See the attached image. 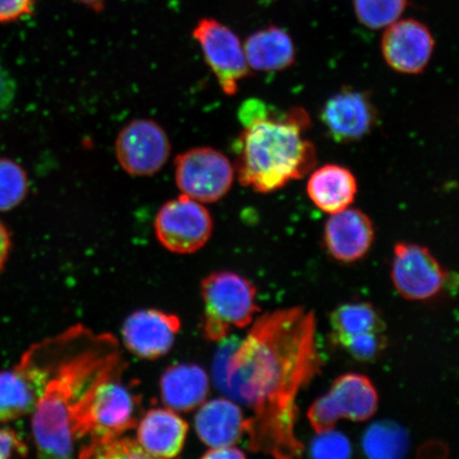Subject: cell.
Segmentation results:
<instances>
[{"label":"cell","mask_w":459,"mask_h":459,"mask_svg":"<svg viewBox=\"0 0 459 459\" xmlns=\"http://www.w3.org/2000/svg\"><path fill=\"white\" fill-rule=\"evenodd\" d=\"M188 424L172 410L153 409L137 423V443L149 458H175L185 447Z\"/></svg>","instance_id":"e0dca14e"},{"label":"cell","mask_w":459,"mask_h":459,"mask_svg":"<svg viewBox=\"0 0 459 459\" xmlns=\"http://www.w3.org/2000/svg\"><path fill=\"white\" fill-rule=\"evenodd\" d=\"M213 226L210 211L199 201L181 194L159 210L154 231L166 249L174 254L189 255L209 242Z\"/></svg>","instance_id":"9c48e42d"},{"label":"cell","mask_w":459,"mask_h":459,"mask_svg":"<svg viewBox=\"0 0 459 459\" xmlns=\"http://www.w3.org/2000/svg\"><path fill=\"white\" fill-rule=\"evenodd\" d=\"M11 248H13V238L7 227L0 221V272L7 263Z\"/></svg>","instance_id":"d6a6232c"},{"label":"cell","mask_w":459,"mask_h":459,"mask_svg":"<svg viewBox=\"0 0 459 459\" xmlns=\"http://www.w3.org/2000/svg\"><path fill=\"white\" fill-rule=\"evenodd\" d=\"M359 191L357 178L342 165L326 164L309 175L307 193L325 213L334 214L350 208Z\"/></svg>","instance_id":"d6986e66"},{"label":"cell","mask_w":459,"mask_h":459,"mask_svg":"<svg viewBox=\"0 0 459 459\" xmlns=\"http://www.w3.org/2000/svg\"><path fill=\"white\" fill-rule=\"evenodd\" d=\"M376 238L371 218L359 209L331 214L325 226L326 249L337 261L353 263L368 254Z\"/></svg>","instance_id":"2e32d148"},{"label":"cell","mask_w":459,"mask_h":459,"mask_svg":"<svg viewBox=\"0 0 459 459\" xmlns=\"http://www.w3.org/2000/svg\"><path fill=\"white\" fill-rule=\"evenodd\" d=\"M378 394L368 377L346 373L338 377L328 393L309 407L307 418L317 433L334 429L341 419L366 421L376 414Z\"/></svg>","instance_id":"52a82bcc"},{"label":"cell","mask_w":459,"mask_h":459,"mask_svg":"<svg viewBox=\"0 0 459 459\" xmlns=\"http://www.w3.org/2000/svg\"><path fill=\"white\" fill-rule=\"evenodd\" d=\"M245 457V453L234 446L213 447V449H210L203 456V458L210 459H240Z\"/></svg>","instance_id":"1f68e13d"},{"label":"cell","mask_w":459,"mask_h":459,"mask_svg":"<svg viewBox=\"0 0 459 459\" xmlns=\"http://www.w3.org/2000/svg\"><path fill=\"white\" fill-rule=\"evenodd\" d=\"M250 70L274 73L287 70L296 61V48L289 33L269 26L252 33L244 44Z\"/></svg>","instance_id":"44dd1931"},{"label":"cell","mask_w":459,"mask_h":459,"mask_svg":"<svg viewBox=\"0 0 459 459\" xmlns=\"http://www.w3.org/2000/svg\"><path fill=\"white\" fill-rule=\"evenodd\" d=\"M82 458H149L137 440L119 437L80 449Z\"/></svg>","instance_id":"484cf974"},{"label":"cell","mask_w":459,"mask_h":459,"mask_svg":"<svg viewBox=\"0 0 459 459\" xmlns=\"http://www.w3.org/2000/svg\"><path fill=\"white\" fill-rule=\"evenodd\" d=\"M74 2L86 5V7L96 11V13H100V11H102L103 8H105L106 0H74Z\"/></svg>","instance_id":"836d02e7"},{"label":"cell","mask_w":459,"mask_h":459,"mask_svg":"<svg viewBox=\"0 0 459 459\" xmlns=\"http://www.w3.org/2000/svg\"><path fill=\"white\" fill-rule=\"evenodd\" d=\"M193 37L223 93L237 94L239 82L250 73L244 45L237 34L216 20L204 19L195 27Z\"/></svg>","instance_id":"30bf717a"},{"label":"cell","mask_w":459,"mask_h":459,"mask_svg":"<svg viewBox=\"0 0 459 459\" xmlns=\"http://www.w3.org/2000/svg\"><path fill=\"white\" fill-rule=\"evenodd\" d=\"M243 411L228 399L204 402L195 418L198 437L210 449L234 446L246 433Z\"/></svg>","instance_id":"ac0fdd59"},{"label":"cell","mask_w":459,"mask_h":459,"mask_svg":"<svg viewBox=\"0 0 459 459\" xmlns=\"http://www.w3.org/2000/svg\"><path fill=\"white\" fill-rule=\"evenodd\" d=\"M29 179L22 166L13 159L0 157V213H5L24 203Z\"/></svg>","instance_id":"cb8c5ba5"},{"label":"cell","mask_w":459,"mask_h":459,"mask_svg":"<svg viewBox=\"0 0 459 459\" xmlns=\"http://www.w3.org/2000/svg\"><path fill=\"white\" fill-rule=\"evenodd\" d=\"M323 367L316 342V318L303 307L261 316L245 340L221 357L217 382L254 414L246 420L249 449L275 458L302 456L296 436L301 389Z\"/></svg>","instance_id":"6da1fadb"},{"label":"cell","mask_w":459,"mask_h":459,"mask_svg":"<svg viewBox=\"0 0 459 459\" xmlns=\"http://www.w3.org/2000/svg\"><path fill=\"white\" fill-rule=\"evenodd\" d=\"M204 303V333L206 340H225L232 329H244L260 312L256 289L249 280L232 272L208 275L201 283Z\"/></svg>","instance_id":"5b68a950"},{"label":"cell","mask_w":459,"mask_h":459,"mask_svg":"<svg viewBox=\"0 0 459 459\" xmlns=\"http://www.w3.org/2000/svg\"><path fill=\"white\" fill-rule=\"evenodd\" d=\"M311 446L315 458L346 459L351 456L352 447L347 436L334 429L318 433Z\"/></svg>","instance_id":"83f0119b"},{"label":"cell","mask_w":459,"mask_h":459,"mask_svg":"<svg viewBox=\"0 0 459 459\" xmlns=\"http://www.w3.org/2000/svg\"><path fill=\"white\" fill-rule=\"evenodd\" d=\"M332 341L340 343L349 337L369 332H385L386 325L370 303H347L331 314Z\"/></svg>","instance_id":"7402d4cb"},{"label":"cell","mask_w":459,"mask_h":459,"mask_svg":"<svg viewBox=\"0 0 459 459\" xmlns=\"http://www.w3.org/2000/svg\"><path fill=\"white\" fill-rule=\"evenodd\" d=\"M385 332L364 333L337 343L351 355L352 358L360 361H373L380 357L384 349L386 348L387 338Z\"/></svg>","instance_id":"4316f807"},{"label":"cell","mask_w":459,"mask_h":459,"mask_svg":"<svg viewBox=\"0 0 459 459\" xmlns=\"http://www.w3.org/2000/svg\"><path fill=\"white\" fill-rule=\"evenodd\" d=\"M392 279L405 299L424 301L443 290L446 273L427 247L399 243L394 246Z\"/></svg>","instance_id":"7c38bea8"},{"label":"cell","mask_w":459,"mask_h":459,"mask_svg":"<svg viewBox=\"0 0 459 459\" xmlns=\"http://www.w3.org/2000/svg\"><path fill=\"white\" fill-rule=\"evenodd\" d=\"M170 152L168 134L152 119L132 120L115 142L118 163L131 176L156 175L168 163Z\"/></svg>","instance_id":"8fae6325"},{"label":"cell","mask_w":459,"mask_h":459,"mask_svg":"<svg viewBox=\"0 0 459 459\" xmlns=\"http://www.w3.org/2000/svg\"><path fill=\"white\" fill-rule=\"evenodd\" d=\"M38 0H0V22H11L30 15Z\"/></svg>","instance_id":"f1b7e54d"},{"label":"cell","mask_w":459,"mask_h":459,"mask_svg":"<svg viewBox=\"0 0 459 459\" xmlns=\"http://www.w3.org/2000/svg\"><path fill=\"white\" fill-rule=\"evenodd\" d=\"M429 27L414 19L399 20L385 28L381 42L384 60L394 71L419 74L427 70L435 50Z\"/></svg>","instance_id":"5bb4252c"},{"label":"cell","mask_w":459,"mask_h":459,"mask_svg":"<svg viewBox=\"0 0 459 459\" xmlns=\"http://www.w3.org/2000/svg\"><path fill=\"white\" fill-rule=\"evenodd\" d=\"M361 446L365 455L376 459H397L403 457L410 446L406 430L393 421L373 423L367 429Z\"/></svg>","instance_id":"603a6c76"},{"label":"cell","mask_w":459,"mask_h":459,"mask_svg":"<svg viewBox=\"0 0 459 459\" xmlns=\"http://www.w3.org/2000/svg\"><path fill=\"white\" fill-rule=\"evenodd\" d=\"M16 95V83L7 67L0 61V115L13 106Z\"/></svg>","instance_id":"4dcf8cb0"},{"label":"cell","mask_w":459,"mask_h":459,"mask_svg":"<svg viewBox=\"0 0 459 459\" xmlns=\"http://www.w3.org/2000/svg\"><path fill=\"white\" fill-rule=\"evenodd\" d=\"M234 177V165L214 148H192L175 160L178 188L201 204L217 203L227 196Z\"/></svg>","instance_id":"ba28073f"},{"label":"cell","mask_w":459,"mask_h":459,"mask_svg":"<svg viewBox=\"0 0 459 459\" xmlns=\"http://www.w3.org/2000/svg\"><path fill=\"white\" fill-rule=\"evenodd\" d=\"M61 350L59 337L34 344L13 369L0 372V424L32 414Z\"/></svg>","instance_id":"8992f818"},{"label":"cell","mask_w":459,"mask_h":459,"mask_svg":"<svg viewBox=\"0 0 459 459\" xmlns=\"http://www.w3.org/2000/svg\"><path fill=\"white\" fill-rule=\"evenodd\" d=\"M353 5L360 24L377 30L400 20L407 0H353Z\"/></svg>","instance_id":"d4e9b609"},{"label":"cell","mask_w":459,"mask_h":459,"mask_svg":"<svg viewBox=\"0 0 459 459\" xmlns=\"http://www.w3.org/2000/svg\"><path fill=\"white\" fill-rule=\"evenodd\" d=\"M180 329L178 316L159 309H141L126 319L123 340L135 357L157 359L170 351Z\"/></svg>","instance_id":"9a60e30c"},{"label":"cell","mask_w":459,"mask_h":459,"mask_svg":"<svg viewBox=\"0 0 459 459\" xmlns=\"http://www.w3.org/2000/svg\"><path fill=\"white\" fill-rule=\"evenodd\" d=\"M320 122L333 141L355 143L369 135L377 122V110L369 94L342 89L325 101Z\"/></svg>","instance_id":"4fadbf2b"},{"label":"cell","mask_w":459,"mask_h":459,"mask_svg":"<svg viewBox=\"0 0 459 459\" xmlns=\"http://www.w3.org/2000/svg\"><path fill=\"white\" fill-rule=\"evenodd\" d=\"M125 365L101 377L74 414L72 434L74 444L88 439L83 447L119 437L139 423L140 398L120 380Z\"/></svg>","instance_id":"277c9868"},{"label":"cell","mask_w":459,"mask_h":459,"mask_svg":"<svg viewBox=\"0 0 459 459\" xmlns=\"http://www.w3.org/2000/svg\"><path fill=\"white\" fill-rule=\"evenodd\" d=\"M27 455V446L14 430L0 429V459L14 456L24 457Z\"/></svg>","instance_id":"f546056e"},{"label":"cell","mask_w":459,"mask_h":459,"mask_svg":"<svg viewBox=\"0 0 459 459\" xmlns=\"http://www.w3.org/2000/svg\"><path fill=\"white\" fill-rule=\"evenodd\" d=\"M210 392V380L198 365L169 367L160 378V397L169 410L189 411L204 403Z\"/></svg>","instance_id":"ffe728a7"},{"label":"cell","mask_w":459,"mask_h":459,"mask_svg":"<svg viewBox=\"0 0 459 459\" xmlns=\"http://www.w3.org/2000/svg\"><path fill=\"white\" fill-rule=\"evenodd\" d=\"M238 117L244 130L235 143L234 169L240 185L260 194L273 193L315 169L317 152L304 136L311 127L304 108L281 112L252 100L240 107Z\"/></svg>","instance_id":"3957f363"},{"label":"cell","mask_w":459,"mask_h":459,"mask_svg":"<svg viewBox=\"0 0 459 459\" xmlns=\"http://www.w3.org/2000/svg\"><path fill=\"white\" fill-rule=\"evenodd\" d=\"M125 365L110 334L93 336L83 326L66 331V340L32 417L39 455L70 458L76 450L72 423L90 389L108 372Z\"/></svg>","instance_id":"7a4b0ae2"}]
</instances>
